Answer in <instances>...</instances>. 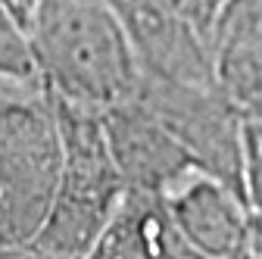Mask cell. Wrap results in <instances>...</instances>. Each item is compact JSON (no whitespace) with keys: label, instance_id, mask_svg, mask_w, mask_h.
<instances>
[{"label":"cell","instance_id":"obj_1","mask_svg":"<svg viewBox=\"0 0 262 259\" xmlns=\"http://www.w3.org/2000/svg\"><path fill=\"white\" fill-rule=\"evenodd\" d=\"M178 225L200 259H259L256 215L247 197L219 178L190 184L178 200Z\"/></svg>","mask_w":262,"mask_h":259},{"label":"cell","instance_id":"obj_2","mask_svg":"<svg viewBox=\"0 0 262 259\" xmlns=\"http://www.w3.org/2000/svg\"><path fill=\"white\" fill-rule=\"evenodd\" d=\"M209 38L215 84L244 113L262 106V0H222Z\"/></svg>","mask_w":262,"mask_h":259},{"label":"cell","instance_id":"obj_3","mask_svg":"<svg viewBox=\"0 0 262 259\" xmlns=\"http://www.w3.org/2000/svg\"><path fill=\"white\" fill-rule=\"evenodd\" d=\"M256 253L262 259V215H256Z\"/></svg>","mask_w":262,"mask_h":259}]
</instances>
